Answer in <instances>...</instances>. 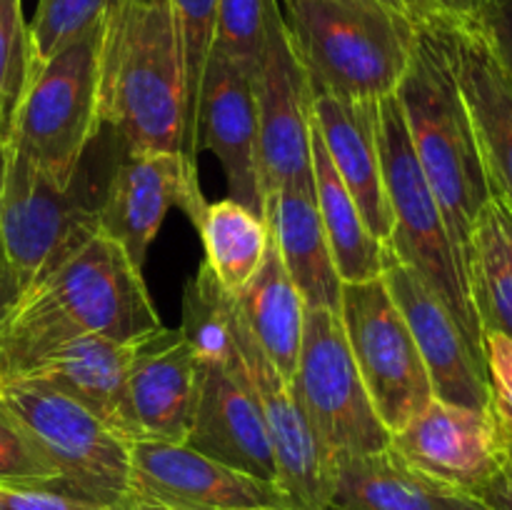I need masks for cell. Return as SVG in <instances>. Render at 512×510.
Segmentation results:
<instances>
[{
    "mask_svg": "<svg viewBox=\"0 0 512 510\" xmlns=\"http://www.w3.org/2000/svg\"><path fill=\"white\" fill-rule=\"evenodd\" d=\"M158 328L163 323L143 268L98 228L0 313V378L20 375L68 340L85 335L140 340Z\"/></svg>",
    "mask_w": 512,
    "mask_h": 510,
    "instance_id": "cell-1",
    "label": "cell"
},
{
    "mask_svg": "<svg viewBox=\"0 0 512 510\" xmlns=\"http://www.w3.org/2000/svg\"><path fill=\"white\" fill-rule=\"evenodd\" d=\"M100 123L113 130L120 153L173 150L198 160L170 0H118L110 10L100 55Z\"/></svg>",
    "mask_w": 512,
    "mask_h": 510,
    "instance_id": "cell-2",
    "label": "cell"
},
{
    "mask_svg": "<svg viewBox=\"0 0 512 510\" xmlns=\"http://www.w3.org/2000/svg\"><path fill=\"white\" fill-rule=\"evenodd\" d=\"M395 98L465 270L470 228L493 190L450 63L443 13L415 20L413 55Z\"/></svg>",
    "mask_w": 512,
    "mask_h": 510,
    "instance_id": "cell-3",
    "label": "cell"
},
{
    "mask_svg": "<svg viewBox=\"0 0 512 510\" xmlns=\"http://www.w3.org/2000/svg\"><path fill=\"white\" fill-rule=\"evenodd\" d=\"M310 88L348 100L395 95L410 65L415 18L393 0H278Z\"/></svg>",
    "mask_w": 512,
    "mask_h": 510,
    "instance_id": "cell-4",
    "label": "cell"
},
{
    "mask_svg": "<svg viewBox=\"0 0 512 510\" xmlns=\"http://www.w3.org/2000/svg\"><path fill=\"white\" fill-rule=\"evenodd\" d=\"M105 23L43 63H30L8 148L55 185L70 188L100 128V55ZM5 148V150H8Z\"/></svg>",
    "mask_w": 512,
    "mask_h": 510,
    "instance_id": "cell-5",
    "label": "cell"
},
{
    "mask_svg": "<svg viewBox=\"0 0 512 510\" xmlns=\"http://www.w3.org/2000/svg\"><path fill=\"white\" fill-rule=\"evenodd\" d=\"M378 140L385 195L393 215V233L385 245L435 290L463 328L475 355L485 363L483 330L470 303L463 263L445 225L443 210L420 168L395 95L378 100Z\"/></svg>",
    "mask_w": 512,
    "mask_h": 510,
    "instance_id": "cell-6",
    "label": "cell"
},
{
    "mask_svg": "<svg viewBox=\"0 0 512 510\" xmlns=\"http://www.w3.org/2000/svg\"><path fill=\"white\" fill-rule=\"evenodd\" d=\"M0 395L60 478V488L123 508L133 495L130 443L93 410L33 375L0 378Z\"/></svg>",
    "mask_w": 512,
    "mask_h": 510,
    "instance_id": "cell-7",
    "label": "cell"
},
{
    "mask_svg": "<svg viewBox=\"0 0 512 510\" xmlns=\"http://www.w3.org/2000/svg\"><path fill=\"white\" fill-rule=\"evenodd\" d=\"M290 388L333 463L390 445V430L375 413L335 310H305L303 345Z\"/></svg>",
    "mask_w": 512,
    "mask_h": 510,
    "instance_id": "cell-8",
    "label": "cell"
},
{
    "mask_svg": "<svg viewBox=\"0 0 512 510\" xmlns=\"http://www.w3.org/2000/svg\"><path fill=\"white\" fill-rule=\"evenodd\" d=\"M338 313L375 413L393 435L433 398L413 333L383 275L343 283Z\"/></svg>",
    "mask_w": 512,
    "mask_h": 510,
    "instance_id": "cell-9",
    "label": "cell"
},
{
    "mask_svg": "<svg viewBox=\"0 0 512 510\" xmlns=\"http://www.w3.org/2000/svg\"><path fill=\"white\" fill-rule=\"evenodd\" d=\"M78 178L70 188H60L28 158L5 150L0 230L15 295L23 293L60 255L98 230V208H88L80 198Z\"/></svg>",
    "mask_w": 512,
    "mask_h": 510,
    "instance_id": "cell-10",
    "label": "cell"
},
{
    "mask_svg": "<svg viewBox=\"0 0 512 510\" xmlns=\"http://www.w3.org/2000/svg\"><path fill=\"white\" fill-rule=\"evenodd\" d=\"M253 95L263 198L285 185H313V90L290 43L278 0L270 5L265 43L253 73Z\"/></svg>",
    "mask_w": 512,
    "mask_h": 510,
    "instance_id": "cell-11",
    "label": "cell"
},
{
    "mask_svg": "<svg viewBox=\"0 0 512 510\" xmlns=\"http://www.w3.org/2000/svg\"><path fill=\"white\" fill-rule=\"evenodd\" d=\"M230 368L243 378L263 410L273 443L278 485L295 510H330L335 485V463L318 435L310 428L290 380L278 373L273 363L248 333L233 300V353Z\"/></svg>",
    "mask_w": 512,
    "mask_h": 510,
    "instance_id": "cell-12",
    "label": "cell"
},
{
    "mask_svg": "<svg viewBox=\"0 0 512 510\" xmlns=\"http://www.w3.org/2000/svg\"><path fill=\"white\" fill-rule=\"evenodd\" d=\"M205 205L198 160L173 150H130L120 153L110 175L98 205V228L118 240L143 268L168 210L180 208L195 225Z\"/></svg>",
    "mask_w": 512,
    "mask_h": 510,
    "instance_id": "cell-13",
    "label": "cell"
},
{
    "mask_svg": "<svg viewBox=\"0 0 512 510\" xmlns=\"http://www.w3.org/2000/svg\"><path fill=\"white\" fill-rule=\"evenodd\" d=\"M133 495L180 510H295L278 483L208 458L188 443H130Z\"/></svg>",
    "mask_w": 512,
    "mask_h": 510,
    "instance_id": "cell-14",
    "label": "cell"
},
{
    "mask_svg": "<svg viewBox=\"0 0 512 510\" xmlns=\"http://www.w3.org/2000/svg\"><path fill=\"white\" fill-rule=\"evenodd\" d=\"M390 445L420 473L478 503L498 470V415L493 405L478 410L433 395L390 435Z\"/></svg>",
    "mask_w": 512,
    "mask_h": 510,
    "instance_id": "cell-15",
    "label": "cell"
},
{
    "mask_svg": "<svg viewBox=\"0 0 512 510\" xmlns=\"http://www.w3.org/2000/svg\"><path fill=\"white\" fill-rule=\"evenodd\" d=\"M383 280L413 333L435 398L488 410L493 398H490L485 363L475 355L463 328L435 295V290L388 245H385Z\"/></svg>",
    "mask_w": 512,
    "mask_h": 510,
    "instance_id": "cell-16",
    "label": "cell"
},
{
    "mask_svg": "<svg viewBox=\"0 0 512 510\" xmlns=\"http://www.w3.org/2000/svg\"><path fill=\"white\" fill-rule=\"evenodd\" d=\"M193 148L215 153L230 200L263 215L253 73L218 53H210L195 103Z\"/></svg>",
    "mask_w": 512,
    "mask_h": 510,
    "instance_id": "cell-17",
    "label": "cell"
},
{
    "mask_svg": "<svg viewBox=\"0 0 512 510\" xmlns=\"http://www.w3.org/2000/svg\"><path fill=\"white\" fill-rule=\"evenodd\" d=\"M203 363L178 330L158 328L135 350L125 388V438L185 443L193 428Z\"/></svg>",
    "mask_w": 512,
    "mask_h": 510,
    "instance_id": "cell-18",
    "label": "cell"
},
{
    "mask_svg": "<svg viewBox=\"0 0 512 510\" xmlns=\"http://www.w3.org/2000/svg\"><path fill=\"white\" fill-rule=\"evenodd\" d=\"M443 23L490 190L512 205V75L478 20L443 13Z\"/></svg>",
    "mask_w": 512,
    "mask_h": 510,
    "instance_id": "cell-19",
    "label": "cell"
},
{
    "mask_svg": "<svg viewBox=\"0 0 512 510\" xmlns=\"http://www.w3.org/2000/svg\"><path fill=\"white\" fill-rule=\"evenodd\" d=\"M185 443L218 463L278 483L263 410L230 365H203L198 408Z\"/></svg>",
    "mask_w": 512,
    "mask_h": 510,
    "instance_id": "cell-20",
    "label": "cell"
},
{
    "mask_svg": "<svg viewBox=\"0 0 512 510\" xmlns=\"http://www.w3.org/2000/svg\"><path fill=\"white\" fill-rule=\"evenodd\" d=\"M313 123L370 233L380 243H388L393 215L388 208L380 160L378 100H348L313 90Z\"/></svg>",
    "mask_w": 512,
    "mask_h": 510,
    "instance_id": "cell-21",
    "label": "cell"
},
{
    "mask_svg": "<svg viewBox=\"0 0 512 510\" xmlns=\"http://www.w3.org/2000/svg\"><path fill=\"white\" fill-rule=\"evenodd\" d=\"M140 340L85 335L48 350L20 375H33L63 390L125 438V388Z\"/></svg>",
    "mask_w": 512,
    "mask_h": 510,
    "instance_id": "cell-22",
    "label": "cell"
},
{
    "mask_svg": "<svg viewBox=\"0 0 512 510\" xmlns=\"http://www.w3.org/2000/svg\"><path fill=\"white\" fill-rule=\"evenodd\" d=\"M263 218L270 230V243L298 285L305 305L338 313L343 280L335 270L333 253L320 223L313 185H285L265 195Z\"/></svg>",
    "mask_w": 512,
    "mask_h": 510,
    "instance_id": "cell-23",
    "label": "cell"
},
{
    "mask_svg": "<svg viewBox=\"0 0 512 510\" xmlns=\"http://www.w3.org/2000/svg\"><path fill=\"white\" fill-rule=\"evenodd\" d=\"M330 510H483L420 473L393 445L335 463Z\"/></svg>",
    "mask_w": 512,
    "mask_h": 510,
    "instance_id": "cell-24",
    "label": "cell"
},
{
    "mask_svg": "<svg viewBox=\"0 0 512 510\" xmlns=\"http://www.w3.org/2000/svg\"><path fill=\"white\" fill-rule=\"evenodd\" d=\"M233 300L240 320L265 358L278 368L285 380L293 378L298 368L300 345H303L308 305L285 270L273 243L258 273Z\"/></svg>",
    "mask_w": 512,
    "mask_h": 510,
    "instance_id": "cell-25",
    "label": "cell"
},
{
    "mask_svg": "<svg viewBox=\"0 0 512 510\" xmlns=\"http://www.w3.org/2000/svg\"><path fill=\"white\" fill-rule=\"evenodd\" d=\"M310 170H313V195L320 223L333 253L335 270L343 283H363L383 275L385 243L370 233L358 203L340 180L318 128L310 133Z\"/></svg>",
    "mask_w": 512,
    "mask_h": 510,
    "instance_id": "cell-26",
    "label": "cell"
},
{
    "mask_svg": "<svg viewBox=\"0 0 512 510\" xmlns=\"http://www.w3.org/2000/svg\"><path fill=\"white\" fill-rule=\"evenodd\" d=\"M465 280L483 333L512 338V205L490 195L470 228Z\"/></svg>",
    "mask_w": 512,
    "mask_h": 510,
    "instance_id": "cell-27",
    "label": "cell"
},
{
    "mask_svg": "<svg viewBox=\"0 0 512 510\" xmlns=\"http://www.w3.org/2000/svg\"><path fill=\"white\" fill-rule=\"evenodd\" d=\"M195 228L205 248L203 265L213 273L220 288L235 298L253 280L268 255V223L248 205L223 198L205 205Z\"/></svg>",
    "mask_w": 512,
    "mask_h": 510,
    "instance_id": "cell-28",
    "label": "cell"
},
{
    "mask_svg": "<svg viewBox=\"0 0 512 510\" xmlns=\"http://www.w3.org/2000/svg\"><path fill=\"white\" fill-rule=\"evenodd\" d=\"M180 333L203 365H228L233 353V295L225 293L205 265L185 285Z\"/></svg>",
    "mask_w": 512,
    "mask_h": 510,
    "instance_id": "cell-29",
    "label": "cell"
},
{
    "mask_svg": "<svg viewBox=\"0 0 512 510\" xmlns=\"http://www.w3.org/2000/svg\"><path fill=\"white\" fill-rule=\"evenodd\" d=\"M118 0H38L28 23L30 63L53 58L70 43L108 20Z\"/></svg>",
    "mask_w": 512,
    "mask_h": 510,
    "instance_id": "cell-30",
    "label": "cell"
},
{
    "mask_svg": "<svg viewBox=\"0 0 512 510\" xmlns=\"http://www.w3.org/2000/svg\"><path fill=\"white\" fill-rule=\"evenodd\" d=\"M30 68L28 23L23 0H0V173L5 163L10 125L23 95Z\"/></svg>",
    "mask_w": 512,
    "mask_h": 510,
    "instance_id": "cell-31",
    "label": "cell"
},
{
    "mask_svg": "<svg viewBox=\"0 0 512 510\" xmlns=\"http://www.w3.org/2000/svg\"><path fill=\"white\" fill-rule=\"evenodd\" d=\"M273 0H218L213 53L255 73Z\"/></svg>",
    "mask_w": 512,
    "mask_h": 510,
    "instance_id": "cell-32",
    "label": "cell"
},
{
    "mask_svg": "<svg viewBox=\"0 0 512 510\" xmlns=\"http://www.w3.org/2000/svg\"><path fill=\"white\" fill-rule=\"evenodd\" d=\"M178 23L180 45H183L185 78H188L190 103V133H193V113L198 103L200 85L215 40V18H218V0H170ZM198 155V153H195Z\"/></svg>",
    "mask_w": 512,
    "mask_h": 510,
    "instance_id": "cell-33",
    "label": "cell"
},
{
    "mask_svg": "<svg viewBox=\"0 0 512 510\" xmlns=\"http://www.w3.org/2000/svg\"><path fill=\"white\" fill-rule=\"evenodd\" d=\"M0 485H53L60 478L0 395Z\"/></svg>",
    "mask_w": 512,
    "mask_h": 510,
    "instance_id": "cell-34",
    "label": "cell"
},
{
    "mask_svg": "<svg viewBox=\"0 0 512 510\" xmlns=\"http://www.w3.org/2000/svg\"><path fill=\"white\" fill-rule=\"evenodd\" d=\"M0 510H123L53 485H0Z\"/></svg>",
    "mask_w": 512,
    "mask_h": 510,
    "instance_id": "cell-35",
    "label": "cell"
},
{
    "mask_svg": "<svg viewBox=\"0 0 512 510\" xmlns=\"http://www.w3.org/2000/svg\"><path fill=\"white\" fill-rule=\"evenodd\" d=\"M483 355L493 408L512 423V338L483 333Z\"/></svg>",
    "mask_w": 512,
    "mask_h": 510,
    "instance_id": "cell-36",
    "label": "cell"
},
{
    "mask_svg": "<svg viewBox=\"0 0 512 510\" xmlns=\"http://www.w3.org/2000/svg\"><path fill=\"white\" fill-rule=\"evenodd\" d=\"M495 415H498L500 428L498 470H495L488 488L480 493L478 505L483 510H512V423H508L498 410H495Z\"/></svg>",
    "mask_w": 512,
    "mask_h": 510,
    "instance_id": "cell-37",
    "label": "cell"
},
{
    "mask_svg": "<svg viewBox=\"0 0 512 510\" xmlns=\"http://www.w3.org/2000/svg\"><path fill=\"white\" fill-rule=\"evenodd\" d=\"M478 23L512 75V0H485Z\"/></svg>",
    "mask_w": 512,
    "mask_h": 510,
    "instance_id": "cell-38",
    "label": "cell"
},
{
    "mask_svg": "<svg viewBox=\"0 0 512 510\" xmlns=\"http://www.w3.org/2000/svg\"><path fill=\"white\" fill-rule=\"evenodd\" d=\"M435 3H438V8L443 10V13L453 15V18L478 20L485 0H435Z\"/></svg>",
    "mask_w": 512,
    "mask_h": 510,
    "instance_id": "cell-39",
    "label": "cell"
},
{
    "mask_svg": "<svg viewBox=\"0 0 512 510\" xmlns=\"http://www.w3.org/2000/svg\"><path fill=\"white\" fill-rule=\"evenodd\" d=\"M13 298H15L13 278H10L8 258H5V245H3V230H0V313L8 308Z\"/></svg>",
    "mask_w": 512,
    "mask_h": 510,
    "instance_id": "cell-40",
    "label": "cell"
},
{
    "mask_svg": "<svg viewBox=\"0 0 512 510\" xmlns=\"http://www.w3.org/2000/svg\"><path fill=\"white\" fill-rule=\"evenodd\" d=\"M403 5L410 10V15H413L415 20L428 18V15H433V13H443L435 0H403Z\"/></svg>",
    "mask_w": 512,
    "mask_h": 510,
    "instance_id": "cell-41",
    "label": "cell"
},
{
    "mask_svg": "<svg viewBox=\"0 0 512 510\" xmlns=\"http://www.w3.org/2000/svg\"><path fill=\"white\" fill-rule=\"evenodd\" d=\"M123 510H180V508H168V505L150 503V500H143V498H130L128 503L123 505Z\"/></svg>",
    "mask_w": 512,
    "mask_h": 510,
    "instance_id": "cell-42",
    "label": "cell"
},
{
    "mask_svg": "<svg viewBox=\"0 0 512 510\" xmlns=\"http://www.w3.org/2000/svg\"><path fill=\"white\" fill-rule=\"evenodd\" d=\"M393 3H398V5H403V0H393ZM403 8H405V5H403ZM405 10H408V8H405ZM408 13H410V10H408Z\"/></svg>",
    "mask_w": 512,
    "mask_h": 510,
    "instance_id": "cell-43",
    "label": "cell"
}]
</instances>
